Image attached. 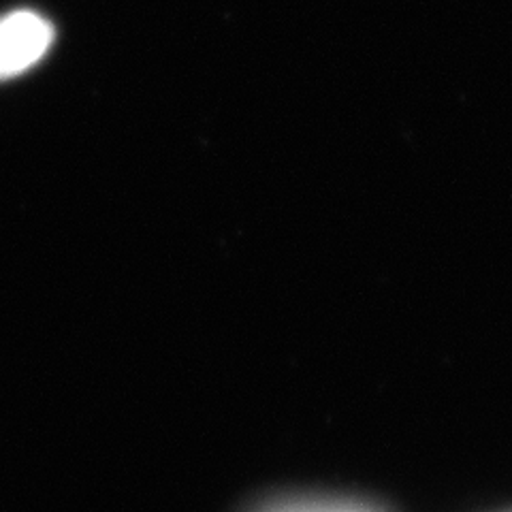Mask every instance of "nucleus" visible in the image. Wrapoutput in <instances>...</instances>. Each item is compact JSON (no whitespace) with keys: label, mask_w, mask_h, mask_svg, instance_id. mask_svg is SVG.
Returning <instances> with one entry per match:
<instances>
[{"label":"nucleus","mask_w":512,"mask_h":512,"mask_svg":"<svg viewBox=\"0 0 512 512\" xmlns=\"http://www.w3.org/2000/svg\"><path fill=\"white\" fill-rule=\"evenodd\" d=\"M54 28L32 11L0 15V82L28 71L47 54Z\"/></svg>","instance_id":"nucleus-1"},{"label":"nucleus","mask_w":512,"mask_h":512,"mask_svg":"<svg viewBox=\"0 0 512 512\" xmlns=\"http://www.w3.org/2000/svg\"><path fill=\"white\" fill-rule=\"evenodd\" d=\"M250 512H382L370 502L352 498H331V495H286L267 500Z\"/></svg>","instance_id":"nucleus-2"}]
</instances>
